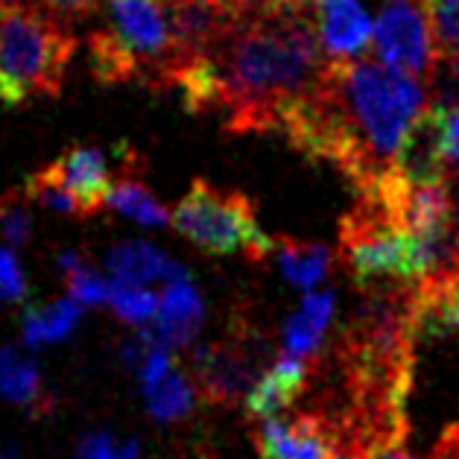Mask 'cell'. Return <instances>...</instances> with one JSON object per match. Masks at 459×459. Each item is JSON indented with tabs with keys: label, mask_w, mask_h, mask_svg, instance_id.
Segmentation results:
<instances>
[{
	"label": "cell",
	"mask_w": 459,
	"mask_h": 459,
	"mask_svg": "<svg viewBox=\"0 0 459 459\" xmlns=\"http://www.w3.org/2000/svg\"><path fill=\"white\" fill-rule=\"evenodd\" d=\"M117 459H141V447H138V442L132 439V442H126L117 451Z\"/></svg>",
	"instance_id": "obj_32"
},
{
	"label": "cell",
	"mask_w": 459,
	"mask_h": 459,
	"mask_svg": "<svg viewBox=\"0 0 459 459\" xmlns=\"http://www.w3.org/2000/svg\"><path fill=\"white\" fill-rule=\"evenodd\" d=\"M80 41L41 4H0V103L59 97Z\"/></svg>",
	"instance_id": "obj_4"
},
{
	"label": "cell",
	"mask_w": 459,
	"mask_h": 459,
	"mask_svg": "<svg viewBox=\"0 0 459 459\" xmlns=\"http://www.w3.org/2000/svg\"><path fill=\"white\" fill-rule=\"evenodd\" d=\"M368 459H424V456H416V454L404 451V447H401V445H395V447H384V451L372 454ZM428 459H433V456H428Z\"/></svg>",
	"instance_id": "obj_31"
},
{
	"label": "cell",
	"mask_w": 459,
	"mask_h": 459,
	"mask_svg": "<svg viewBox=\"0 0 459 459\" xmlns=\"http://www.w3.org/2000/svg\"><path fill=\"white\" fill-rule=\"evenodd\" d=\"M447 71V91H442L439 97H459V48L454 53H447L439 62Z\"/></svg>",
	"instance_id": "obj_30"
},
{
	"label": "cell",
	"mask_w": 459,
	"mask_h": 459,
	"mask_svg": "<svg viewBox=\"0 0 459 459\" xmlns=\"http://www.w3.org/2000/svg\"><path fill=\"white\" fill-rule=\"evenodd\" d=\"M108 305L123 322L132 325H147L159 316L161 296H155L152 290L143 284H126V281H111L108 290Z\"/></svg>",
	"instance_id": "obj_23"
},
{
	"label": "cell",
	"mask_w": 459,
	"mask_h": 459,
	"mask_svg": "<svg viewBox=\"0 0 459 459\" xmlns=\"http://www.w3.org/2000/svg\"><path fill=\"white\" fill-rule=\"evenodd\" d=\"M32 220L27 214V208L18 203L15 196L0 199V234L9 246H24L30 240Z\"/></svg>",
	"instance_id": "obj_25"
},
{
	"label": "cell",
	"mask_w": 459,
	"mask_h": 459,
	"mask_svg": "<svg viewBox=\"0 0 459 459\" xmlns=\"http://www.w3.org/2000/svg\"><path fill=\"white\" fill-rule=\"evenodd\" d=\"M111 159H115V150L108 152L103 147H91V143H76L56 161L41 167V173L59 182L65 190H71L76 203L82 205V214L91 217L100 208H106V196L115 185Z\"/></svg>",
	"instance_id": "obj_9"
},
{
	"label": "cell",
	"mask_w": 459,
	"mask_h": 459,
	"mask_svg": "<svg viewBox=\"0 0 459 459\" xmlns=\"http://www.w3.org/2000/svg\"><path fill=\"white\" fill-rule=\"evenodd\" d=\"M266 354L270 349H266L261 331L252 325H234L226 337L194 351L190 380L196 386V395L205 404L234 407L264 377L261 372Z\"/></svg>",
	"instance_id": "obj_7"
},
{
	"label": "cell",
	"mask_w": 459,
	"mask_h": 459,
	"mask_svg": "<svg viewBox=\"0 0 459 459\" xmlns=\"http://www.w3.org/2000/svg\"><path fill=\"white\" fill-rule=\"evenodd\" d=\"M445 170H459V97H436L424 111Z\"/></svg>",
	"instance_id": "obj_21"
},
{
	"label": "cell",
	"mask_w": 459,
	"mask_h": 459,
	"mask_svg": "<svg viewBox=\"0 0 459 459\" xmlns=\"http://www.w3.org/2000/svg\"><path fill=\"white\" fill-rule=\"evenodd\" d=\"M143 395H147V410L155 421L185 419L187 412L194 410V401L199 398L194 380L185 377L182 372H176V368L155 386H150Z\"/></svg>",
	"instance_id": "obj_20"
},
{
	"label": "cell",
	"mask_w": 459,
	"mask_h": 459,
	"mask_svg": "<svg viewBox=\"0 0 459 459\" xmlns=\"http://www.w3.org/2000/svg\"><path fill=\"white\" fill-rule=\"evenodd\" d=\"M340 257L357 287L377 281L419 284L430 275V257L421 240L372 196H360L340 222Z\"/></svg>",
	"instance_id": "obj_5"
},
{
	"label": "cell",
	"mask_w": 459,
	"mask_h": 459,
	"mask_svg": "<svg viewBox=\"0 0 459 459\" xmlns=\"http://www.w3.org/2000/svg\"><path fill=\"white\" fill-rule=\"evenodd\" d=\"M313 4H316V9H319V6H328V4H333V0H313Z\"/></svg>",
	"instance_id": "obj_35"
},
{
	"label": "cell",
	"mask_w": 459,
	"mask_h": 459,
	"mask_svg": "<svg viewBox=\"0 0 459 459\" xmlns=\"http://www.w3.org/2000/svg\"><path fill=\"white\" fill-rule=\"evenodd\" d=\"M278 252V266L290 284L301 290H310L319 284L331 270V249L316 240H296V238H281L275 243Z\"/></svg>",
	"instance_id": "obj_18"
},
{
	"label": "cell",
	"mask_w": 459,
	"mask_h": 459,
	"mask_svg": "<svg viewBox=\"0 0 459 459\" xmlns=\"http://www.w3.org/2000/svg\"><path fill=\"white\" fill-rule=\"evenodd\" d=\"M454 234H456V240H459V196H456V203H454Z\"/></svg>",
	"instance_id": "obj_34"
},
{
	"label": "cell",
	"mask_w": 459,
	"mask_h": 459,
	"mask_svg": "<svg viewBox=\"0 0 459 459\" xmlns=\"http://www.w3.org/2000/svg\"><path fill=\"white\" fill-rule=\"evenodd\" d=\"M59 266L68 281V296L76 299L80 305H108V290L111 284L100 275L91 264L85 261L80 252L65 249L59 255Z\"/></svg>",
	"instance_id": "obj_22"
},
{
	"label": "cell",
	"mask_w": 459,
	"mask_h": 459,
	"mask_svg": "<svg viewBox=\"0 0 459 459\" xmlns=\"http://www.w3.org/2000/svg\"><path fill=\"white\" fill-rule=\"evenodd\" d=\"M27 296L24 273L13 255L0 249V301H21Z\"/></svg>",
	"instance_id": "obj_26"
},
{
	"label": "cell",
	"mask_w": 459,
	"mask_h": 459,
	"mask_svg": "<svg viewBox=\"0 0 459 459\" xmlns=\"http://www.w3.org/2000/svg\"><path fill=\"white\" fill-rule=\"evenodd\" d=\"M106 208H115L117 214L135 220L138 226L147 229H161L167 222H173V214L164 208V203H159V196L138 176V161H132L117 173L115 185H111L106 196Z\"/></svg>",
	"instance_id": "obj_15"
},
{
	"label": "cell",
	"mask_w": 459,
	"mask_h": 459,
	"mask_svg": "<svg viewBox=\"0 0 459 459\" xmlns=\"http://www.w3.org/2000/svg\"><path fill=\"white\" fill-rule=\"evenodd\" d=\"M310 377V360H301L293 354H278V360L266 368L264 377L252 386L246 395V410L252 419L270 421L293 404V401L305 392Z\"/></svg>",
	"instance_id": "obj_13"
},
{
	"label": "cell",
	"mask_w": 459,
	"mask_h": 459,
	"mask_svg": "<svg viewBox=\"0 0 459 459\" xmlns=\"http://www.w3.org/2000/svg\"><path fill=\"white\" fill-rule=\"evenodd\" d=\"M170 372H173V357H170V351L161 349V345H152L150 342L147 357H143V363L138 368V377H141L143 392L159 384V380H164Z\"/></svg>",
	"instance_id": "obj_27"
},
{
	"label": "cell",
	"mask_w": 459,
	"mask_h": 459,
	"mask_svg": "<svg viewBox=\"0 0 459 459\" xmlns=\"http://www.w3.org/2000/svg\"><path fill=\"white\" fill-rule=\"evenodd\" d=\"M0 392L32 416H44L50 410V395L41 384V372L32 357L21 354L13 345L0 349Z\"/></svg>",
	"instance_id": "obj_16"
},
{
	"label": "cell",
	"mask_w": 459,
	"mask_h": 459,
	"mask_svg": "<svg viewBox=\"0 0 459 459\" xmlns=\"http://www.w3.org/2000/svg\"><path fill=\"white\" fill-rule=\"evenodd\" d=\"M74 459H117V451H115V445H111V436L91 433V436H85L80 447H76Z\"/></svg>",
	"instance_id": "obj_29"
},
{
	"label": "cell",
	"mask_w": 459,
	"mask_h": 459,
	"mask_svg": "<svg viewBox=\"0 0 459 459\" xmlns=\"http://www.w3.org/2000/svg\"><path fill=\"white\" fill-rule=\"evenodd\" d=\"M316 18V9L246 6L208 53L178 62L170 88L194 115L217 111L234 135L278 132L284 115L316 88L328 65Z\"/></svg>",
	"instance_id": "obj_1"
},
{
	"label": "cell",
	"mask_w": 459,
	"mask_h": 459,
	"mask_svg": "<svg viewBox=\"0 0 459 459\" xmlns=\"http://www.w3.org/2000/svg\"><path fill=\"white\" fill-rule=\"evenodd\" d=\"M333 316V293H307L301 305L284 325V354L313 360L322 349L325 331H328Z\"/></svg>",
	"instance_id": "obj_17"
},
{
	"label": "cell",
	"mask_w": 459,
	"mask_h": 459,
	"mask_svg": "<svg viewBox=\"0 0 459 459\" xmlns=\"http://www.w3.org/2000/svg\"><path fill=\"white\" fill-rule=\"evenodd\" d=\"M39 4L48 9L50 15H56L65 24H71V21H85L100 13V0H39Z\"/></svg>",
	"instance_id": "obj_28"
},
{
	"label": "cell",
	"mask_w": 459,
	"mask_h": 459,
	"mask_svg": "<svg viewBox=\"0 0 459 459\" xmlns=\"http://www.w3.org/2000/svg\"><path fill=\"white\" fill-rule=\"evenodd\" d=\"M459 331V261L442 266L412 287V337L445 340Z\"/></svg>",
	"instance_id": "obj_10"
},
{
	"label": "cell",
	"mask_w": 459,
	"mask_h": 459,
	"mask_svg": "<svg viewBox=\"0 0 459 459\" xmlns=\"http://www.w3.org/2000/svg\"><path fill=\"white\" fill-rule=\"evenodd\" d=\"M24 194H27V199H32V203L48 205V208H53V211H59V214L85 217V214H82V205L76 203V196L71 194V190H65L59 182H53V178H50V176H44L41 170H39V173H32V176L27 178Z\"/></svg>",
	"instance_id": "obj_24"
},
{
	"label": "cell",
	"mask_w": 459,
	"mask_h": 459,
	"mask_svg": "<svg viewBox=\"0 0 459 459\" xmlns=\"http://www.w3.org/2000/svg\"><path fill=\"white\" fill-rule=\"evenodd\" d=\"M240 4H243V0H240Z\"/></svg>",
	"instance_id": "obj_38"
},
{
	"label": "cell",
	"mask_w": 459,
	"mask_h": 459,
	"mask_svg": "<svg viewBox=\"0 0 459 459\" xmlns=\"http://www.w3.org/2000/svg\"><path fill=\"white\" fill-rule=\"evenodd\" d=\"M203 459H214V456H203Z\"/></svg>",
	"instance_id": "obj_37"
},
{
	"label": "cell",
	"mask_w": 459,
	"mask_h": 459,
	"mask_svg": "<svg viewBox=\"0 0 459 459\" xmlns=\"http://www.w3.org/2000/svg\"><path fill=\"white\" fill-rule=\"evenodd\" d=\"M173 229L211 255L243 252L249 261L270 257L275 243L257 222L255 203L240 190L196 178L173 211Z\"/></svg>",
	"instance_id": "obj_6"
},
{
	"label": "cell",
	"mask_w": 459,
	"mask_h": 459,
	"mask_svg": "<svg viewBox=\"0 0 459 459\" xmlns=\"http://www.w3.org/2000/svg\"><path fill=\"white\" fill-rule=\"evenodd\" d=\"M0 459H24V456H21V451L15 445H6L4 451H0Z\"/></svg>",
	"instance_id": "obj_33"
},
{
	"label": "cell",
	"mask_w": 459,
	"mask_h": 459,
	"mask_svg": "<svg viewBox=\"0 0 459 459\" xmlns=\"http://www.w3.org/2000/svg\"><path fill=\"white\" fill-rule=\"evenodd\" d=\"M372 41L377 62L419 80L436 76L439 50H436L430 9L424 0H380Z\"/></svg>",
	"instance_id": "obj_8"
},
{
	"label": "cell",
	"mask_w": 459,
	"mask_h": 459,
	"mask_svg": "<svg viewBox=\"0 0 459 459\" xmlns=\"http://www.w3.org/2000/svg\"><path fill=\"white\" fill-rule=\"evenodd\" d=\"M85 41L97 82L170 88L178 48L167 0H108L103 27Z\"/></svg>",
	"instance_id": "obj_3"
},
{
	"label": "cell",
	"mask_w": 459,
	"mask_h": 459,
	"mask_svg": "<svg viewBox=\"0 0 459 459\" xmlns=\"http://www.w3.org/2000/svg\"><path fill=\"white\" fill-rule=\"evenodd\" d=\"M106 266H108V273L115 275V281H126V284H147V281L170 284V281L190 278L182 264L167 257L161 249H155L152 243H143V240H126V243L111 246Z\"/></svg>",
	"instance_id": "obj_14"
},
{
	"label": "cell",
	"mask_w": 459,
	"mask_h": 459,
	"mask_svg": "<svg viewBox=\"0 0 459 459\" xmlns=\"http://www.w3.org/2000/svg\"><path fill=\"white\" fill-rule=\"evenodd\" d=\"M243 4H246V6H249V0H243Z\"/></svg>",
	"instance_id": "obj_36"
},
{
	"label": "cell",
	"mask_w": 459,
	"mask_h": 459,
	"mask_svg": "<svg viewBox=\"0 0 459 459\" xmlns=\"http://www.w3.org/2000/svg\"><path fill=\"white\" fill-rule=\"evenodd\" d=\"M424 111L428 85L419 76L368 59L328 62L278 132L310 161L333 164L363 194L395 170Z\"/></svg>",
	"instance_id": "obj_2"
},
{
	"label": "cell",
	"mask_w": 459,
	"mask_h": 459,
	"mask_svg": "<svg viewBox=\"0 0 459 459\" xmlns=\"http://www.w3.org/2000/svg\"><path fill=\"white\" fill-rule=\"evenodd\" d=\"M319 18V44L328 62H351L368 50L375 36L363 0H333L316 9Z\"/></svg>",
	"instance_id": "obj_12"
},
{
	"label": "cell",
	"mask_w": 459,
	"mask_h": 459,
	"mask_svg": "<svg viewBox=\"0 0 459 459\" xmlns=\"http://www.w3.org/2000/svg\"><path fill=\"white\" fill-rule=\"evenodd\" d=\"M205 319V307H203V296L196 293V287L190 284V278L182 281H170L161 293V305H159V316L152 319V325L141 328L138 333L152 345H161V349H185L196 340L199 328H203Z\"/></svg>",
	"instance_id": "obj_11"
},
{
	"label": "cell",
	"mask_w": 459,
	"mask_h": 459,
	"mask_svg": "<svg viewBox=\"0 0 459 459\" xmlns=\"http://www.w3.org/2000/svg\"><path fill=\"white\" fill-rule=\"evenodd\" d=\"M82 316V305L76 299H59L53 305L30 307L24 313V342L30 349L44 342L65 340L76 328V322Z\"/></svg>",
	"instance_id": "obj_19"
}]
</instances>
